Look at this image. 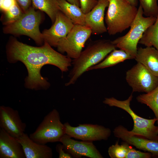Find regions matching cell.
<instances>
[{
	"mask_svg": "<svg viewBox=\"0 0 158 158\" xmlns=\"http://www.w3.org/2000/svg\"><path fill=\"white\" fill-rule=\"evenodd\" d=\"M71 138L65 134L59 142L62 143L64 150L72 157L77 158L82 157L90 158H103L92 142L78 141Z\"/></svg>",
	"mask_w": 158,
	"mask_h": 158,
	"instance_id": "cell-12",
	"label": "cell"
},
{
	"mask_svg": "<svg viewBox=\"0 0 158 158\" xmlns=\"http://www.w3.org/2000/svg\"><path fill=\"white\" fill-rule=\"evenodd\" d=\"M132 5L137 6L138 3V0H126Z\"/></svg>",
	"mask_w": 158,
	"mask_h": 158,
	"instance_id": "cell-33",
	"label": "cell"
},
{
	"mask_svg": "<svg viewBox=\"0 0 158 158\" xmlns=\"http://www.w3.org/2000/svg\"><path fill=\"white\" fill-rule=\"evenodd\" d=\"M127 145L128 143L123 141L120 145L117 142L115 144L111 146L108 150L109 157L111 158H126Z\"/></svg>",
	"mask_w": 158,
	"mask_h": 158,
	"instance_id": "cell-26",
	"label": "cell"
},
{
	"mask_svg": "<svg viewBox=\"0 0 158 158\" xmlns=\"http://www.w3.org/2000/svg\"><path fill=\"white\" fill-rule=\"evenodd\" d=\"M112 41L99 39L90 43L79 56L72 61V68L65 83L68 86L75 84L79 78L88 69L102 61L116 48Z\"/></svg>",
	"mask_w": 158,
	"mask_h": 158,
	"instance_id": "cell-2",
	"label": "cell"
},
{
	"mask_svg": "<svg viewBox=\"0 0 158 158\" xmlns=\"http://www.w3.org/2000/svg\"></svg>",
	"mask_w": 158,
	"mask_h": 158,
	"instance_id": "cell-35",
	"label": "cell"
},
{
	"mask_svg": "<svg viewBox=\"0 0 158 158\" xmlns=\"http://www.w3.org/2000/svg\"><path fill=\"white\" fill-rule=\"evenodd\" d=\"M16 139L23 147L26 158L52 157V150L50 147L46 144L35 142L30 138L27 133H24Z\"/></svg>",
	"mask_w": 158,
	"mask_h": 158,
	"instance_id": "cell-17",
	"label": "cell"
},
{
	"mask_svg": "<svg viewBox=\"0 0 158 158\" xmlns=\"http://www.w3.org/2000/svg\"><path fill=\"white\" fill-rule=\"evenodd\" d=\"M133 97L132 93L127 99L124 100H119L111 97L105 98L103 102L109 106L121 108L130 114L134 122L133 129L130 131L131 134L149 139L158 140V126L154 125L157 121L156 118L155 117L152 119H147L136 114L130 107Z\"/></svg>",
	"mask_w": 158,
	"mask_h": 158,
	"instance_id": "cell-6",
	"label": "cell"
},
{
	"mask_svg": "<svg viewBox=\"0 0 158 158\" xmlns=\"http://www.w3.org/2000/svg\"><path fill=\"white\" fill-rule=\"evenodd\" d=\"M143 15V10L140 5L128 32L124 35L112 41L116 48L124 50L134 59L137 53L139 40L145 31L155 22L157 19V17H145Z\"/></svg>",
	"mask_w": 158,
	"mask_h": 158,
	"instance_id": "cell-4",
	"label": "cell"
},
{
	"mask_svg": "<svg viewBox=\"0 0 158 158\" xmlns=\"http://www.w3.org/2000/svg\"><path fill=\"white\" fill-rule=\"evenodd\" d=\"M60 11L70 19L74 25H85V14L80 7L66 0H58Z\"/></svg>",
	"mask_w": 158,
	"mask_h": 158,
	"instance_id": "cell-19",
	"label": "cell"
},
{
	"mask_svg": "<svg viewBox=\"0 0 158 158\" xmlns=\"http://www.w3.org/2000/svg\"><path fill=\"white\" fill-rule=\"evenodd\" d=\"M138 43L146 47L153 46L158 51V15L155 22L145 31Z\"/></svg>",
	"mask_w": 158,
	"mask_h": 158,
	"instance_id": "cell-22",
	"label": "cell"
},
{
	"mask_svg": "<svg viewBox=\"0 0 158 158\" xmlns=\"http://www.w3.org/2000/svg\"><path fill=\"white\" fill-rule=\"evenodd\" d=\"M32 6L36 9L44 12L53 23L58 13L60 11L58 0H32Z\"/></svg>",
	"mask_w": 158,
	"mask_h": 158,
	"instance_id": "cell-21",
	"label": "cell"
},
{
	"mask_svg": "<svg viewBox=\"0 0 158 158\" xmlns=\"http://www.w3.org/2000/svg\"><path fill=\"white\" fill-rule=\"evenodd\" d=\"M56 151L58 153L59 158H71L73 157L69 153L66 152L64 149L62 144H59L56 146Z\"/></svg>",
	"mask_w": 158,
	"mask_h": 158,
	"instance_id": "cell-30",
	"label": "cell"
},
{
	"mask_svg": "<svg viewBox=\"0 0 158 158\" xmlns=\"http://www.w3.org/2000/svg\"><path fill=\"white\" fill-rule=\"evenodd\" d=\"M109 4L104 19L110 35L121 33L130 27L138 9L126 0H108Z\"/></svg>",
	"mask_w": 158,
	"mask_h": 158,
	"instance_id": "cell-3",
	"label": "cell"
},
{
	"mask_svg": "<svg viewBox=\"0 0 158 158\" xmlns=\"http://www.w3.org/2000/svg\"><path fill=\"white\" fill-rule=\"evenodd\" d=\"M109 4L108 0H100L92 10L85 14V25L91 29L92 34L99 35L107 32L104 22V12Z\"/></svg>",
	"mask_w": 158,
	"mask_h": 158,
	"instance_id": "cell-15",
	"label": "cell"
},
{
	"mask_svg": "<svg viewBox=\"0 0 158 158\" xmlns=\"http://www.w3.org/2000/svg\"><path fill=\"white\" fill-rule=\"evenodd\" d=\"M132 59L134 57L124 50L115 49L101 62L89 68L87 71L112 66L126 60Z\"/></svg>",
	"mask_w": 158,
	"mask_h": 158,
	"instance_id": "cell-20",
	"label": "cell"
},
{
	"mask_svg": "<svg viewBox=\"0 0 158 158\" xmlns=\"http://www.w3.org/2000/svg\"><path fill=\"white\" fill-rule=\"evenodd\" d=\"M143 64L151 73L158 77V51L152 47L138 48L135 59Z\"/></svg>",
	"mask_w": 158,
	"mask_h": 158,
	"instance_id": "cell-18",
	"label": "cell"
},
{
	"mask_svg": "<svg viewBox=\"0 0 158 158\" xmlns=\"http://www.w3.org/2000/svg\"><path fill=\"white\" fill-rule=\"evenodd\" d=\"M92 34L91 29L86 25H74L66 36L59 41L57 50L61 53H66L71 59H75L79 56Z\"/></svg>",
	"mask_w": 158,
	"mask_h": 158,
	"instance_id": "cell-8",
	"label": "cell"
},
{
	"mask_svg": "<svg viewBox=\"0 0 158 158\" xmlns=\"http://www.w3.org/2000/svg\"><path fill=\"white\" fill-rule=\"evenodd\" d=\"M64 124L66 134L83 141L92 142L106 140L111 134L109 128L97 124H83L73 127L68 122Z\"/></svg>",
	"mask_w": 158,
	"mask_h": 158,
	"instance_id": "cell-10",
	"label": "cell"
},
{
	"mask_svg": "<svg viewBox=\"0 0 158 158\" xmlns=\"http://www.w3.org/2000/svg\"><path fill=\"white\" fill-rule=\"evenodd\" d=\"M66 134L65 128L60 120L59 114L54 109L44 117L35 131L31 133L30 138L41 144L59 142Z\"/></svg>",
	"mask_w": 158,
	"mask_h": 158,
	"instance_id": "cell-7",
	"label": "cell"
},
{
	"mask_svg": "<svg viewBox=\"0 0 158 158\" xmlns=\"http://www.w3.org/2000/svg\"><path fill=\"white\" fill-rule=\"evenodd\" d=\"M4 12V24L5 25L16 21L24 13L17 3L8 11Z\"/></svg>",
	"mask_w": 158,
	"mask_h": 158,
	"instance_id": "cell-25",
	"label": "cell"
},
{
	"mask_svg": "<svg viewBox=\"0 0 158 158\" xmlns=\"http://www.w3.org/2000/svg\"><path fill=\"white\" fill-rule=\"evenodd\" d=\"M17 3L15 0H0L1 10L5 12Z\"/></svg>",
	"mask_w": 158,
	"mask_h": 158,
	"instance_id": "cell-29",
	"label": "cell"
},
{
	"mask_svg": "<svg viewBox=\"0 0 158 158\" xmlns=\"http://www.w3.org/2000/svg\"><path fill=\"white\" fill-rule=\"evenodd\" d=\"M136 99L138 102L146 105L152 111L158 124V85L152 91L138 96Z\"/></svg>",
	"mask_w": 158,
	"mask_h": 158,
	"instance_id": "cell-23",
	"label": "cell"
},
{
	"mask_svg": "<svg viewBox=\"0 0 158 158\" xmlns=\"http://www.w3.org/2000/svg\"><path fill=\"white\" fill-rule=\"evenodd\" d=\"M69 3L75 5L80 7V4L79 0H66Z\"/></svg>",
	"mask_w": 158,
	"mask_h": 158,
	"instance_id": "cell-32",
	"label": "cell"
},
{
	"mask_svg": "<svg viewBox=\"0 0 158 158\" xmlns=\"http://www.w3.org/2000/svg\"><path fill=\"white\" fill-rule=\"evenodd\" d=\"M113 132L115 137L139 149L150 153L152 157H158V140L149 139L132 135L130 131L121 125L116 127Z\"/></svg>",
	"mask_w": 158,
	"mask_h": 158,
	"instance_id": "cell-13",
	"label": "cell"
},
{
	"mask_svg": "<svg viewBox=\"0 0 158 158\" xmlns=\"http://www.w3.org/2000/svg\"><path fill=\"white\" fill-rule=\"evenodd\" d=\"M144 15L146 17H157L158 15L157 0H138Z\"/></svg>",
	"mask_w": 158,
	"mask_h": 158,
	"instance_id": "cell-24",
	"label": "cell"
},
{
	"mask_svg": "<svg viewBox=\"0 0 158 158\" xmlns=\"http://www.w3.org/2000/svg\"><path fill=\"white\" fill-rule=\"evenodd\" d=\"M7 54L10 63L20 61L25 65L28 74L25 80V86L32 90H46L50 86L40 73L44 66L54 65L62 73L68 71L72 66L71 59L55 51L46 42L41 47H35L14 39L8 45Z\"/></svg>",
	"mask_w": 158,
	"mask_h": 158,
	"instance_id": "cell-1",
	"label": "cell"
},
{
	"mask_svg": "<svg viewBox=\"0 0 158 158\" xmlns=\"http://www.w3.org/2000/svg\"><path fill=\"white\" fill-rule=\"evenodd\" d=\"M35 9L33 6L30 7L18 20L5 25L4 32L16 35H26L38 45H42L44 40L39 26L42 16L40 11Z\"/></svg>",
	"mask_w": 158,
	"mask_h": 158,
	"instance_id": "cell-5",
	"label": "cell"
},
{
	"mask_svg": "<svg viewBox=\"0 0 158 158\" xmlns=\"http://www.w3.org/2000/svg\"><path fill=\"white\" fill-rule=\"evenodd\" d=\"M74 25L71 20L60 11L52 26L42 32L44 42H47L51 47H56L59 40L66 36Z\"/></svg>",
	"mask_w": 158,
	"mask_h": 158,
	"instance_id": "cell-11",
	"label": "cell"
},
{
	"mask_svg": "<svg viewBox=\"0 0 158 158\" xmlns=\"http://www.w3.org/2000/svg\"><path fill=\"white\" fill-rule=\"evenodd\" d=\"M126 79L132 88L133 92L147 93L158 85V77L152 74L139 62L126 72Z\"/></svg>",
	"mask_w": 158,
	"mask_h": 158,
	"instance_id": "cell-9",
	"label": "cell"
},
{
	"mask_svg": "<svg viewBox=\"0 0 158 158\" xmlns=\"http://www.w3.org/2000/svg\"><path fill=\"white\" fill-rule=\"evenodd\" d=\"M80 8L85 14L89 12L97 4L96 0H79Z\"/></svg>",
	"mask_w": 158,
	"mask_h": 158,
	"instance_id": "cell-28",
	"label": "cell"
},
{
	"mask_svg": "<svg viewBox=\"0 0 158 158\" xmlns=\"http://www.w3.org/2000/svg\"><path fill=\"white\" fill-rule=\"evenodd\" d=\"M0 158H25L23 147L16 138L0 129Z\"/></svg>",
	"mask_w": 158,
	"mask_h": 158,
	"instance_id": "cell-16",
	"label": "cell"
},
{
	"mask_svg": "<svg viewBox=\"0 0 158 158\" xmlns=\"http://www.w3.org/2000/svg\"><path fill=\"white\" fill-rule=\"evenodd\" d=\"M97 0V1H99V0Z\"/></svg>",
	"mask_w": 158,
	"mask_h": 158,
	"instance_id": "cell-34",
	"label": "cell"
},
{
	"mask_svg": "<svg viewBox=\"0 0 158 158\" xmlns=\"http://www.w3.org/2000/svg\"><path fill=\"white\" fill-rule=\"evenodd\" d=\"M24 13L30 7L32 0H15Z\"/></svg>",
	"mask_w": 158,
	"mask_h": 158,
	"instance_id": "cell-31",
	"label": "cell"
},
{
	"mask_svg": "<svg viewBox=\"0 0 158 158\" xmlns=\"http://www.w3.org/2000/svg\"><path fill=\"white\" fill-rule=\"evenodd\" d=\"M26 127V123L22 121L17 110L9 107L0 106V128L17 138L24 133Z\"/></svg>",
	"mask_w": 158,
	"mask_h": 158,
	"instance_id": "cell-14",
	"label": "cell"
},
{
	"mask_svg": "<svg viewBox=\"0 0 158 158\" xmlns=\"http://www.w3.org/2000/svg\"><path fill=\"white\" fill-rule=\"evenodd\" d=\"M128 143L127 151L126 158H150L152 157L151 153L149 152H143L137 150Z\"/></svg>",
	"mask_w": 158,
	"mask_h": 158,
	"instance_id": "cell-27",
	"label": "cell"
}]
</instances>
